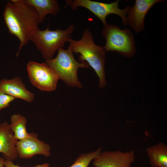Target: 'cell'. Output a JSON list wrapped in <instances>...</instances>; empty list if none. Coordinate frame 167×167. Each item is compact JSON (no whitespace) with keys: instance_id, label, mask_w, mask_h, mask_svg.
<instances>
[{"instance_id":"6da1fadb","label":"cell","mask_w":167,"mask_h":167,"mask_svg":"<svg viewBox=\"0 0 167 167\" xmlns=\"http://www.w3.org/2000/svg\"><path fill=\"white\" fill-rule=\"evenodd\" d=\"M5 24L10 33L20 41L18 57L22 48L28 43L30 35L40 23L36 11L24 0H11L7 2L3 12Z\"/></svg>"},{"instance_id":"8992f818","label":"cell","mask_w":167,"mask_h":167,"mask_svg":"<svg viewBox=\"0 0 167 167\" xmlns=\"http://www.w3.org/2000/svg\"><path fill=\"white\" fill-rule=\"evenodd\" d=\"M119 1L107 3L90 0H67L65 7L70 6L74 10L79 6L84 7L99 18L104 26L108 24L106 20L107 16L109 14H115L121 17L123 25L126 26L127 24L126 15L130 6H128L124 9H120L118 7Z\"/></svg>"},{"instance_id":"ac0fdd59","label":"cell","mask_w":167,"mask_h":167,"mask_svg":"<svg viewBox=\"0 0 167 167\" xmlns=\"http://www.w3.org/2000/svg\"><path fill=\"white\" fill-rule=\"evenodd\" d=\"M4 165L6 167H22L14 164L12 161L6 159L5 160ZM49 163H45L37 165L36 166L31 167H49Z\"/></svg>"},{"instance_id":"ba28073f","label":"cell","mask_w":167,"mask_h":167,"mask_svg":"<svg viewBox=\"0 0 167 167\" xmlns=\"http://www.w3.org/2000/svg\"><path fill=\"white\" fill-rule=\"evenodd\" d=\"M135 160L134 151H105L93 160L94 167H131Z\"/></svg>"},{"instance_id":"5b68a950","label":"cell","mask_w":167,"mask_h":167,"mask_svg":"<svg viewBox=\"0 0 167 167\" xmlns=\"http://www.w3.org/2000/svg\"><path fill=\"white\" fill-rule=\"evenodd\" d=\"M102 35L106 41L104 47L105 52H117L126 57L133 55L136 51L134 36L130 30L121 29L118 26H104Z\"/></svg>"},{"instance_id":"9c48e42d","label":"cell","mask_w":167,"mask_h":167,"mask_svg":"<svg viewBox=\"0 0 167 167\" xmlns=\"http://www.w3.org/2000/svg\"><path fill=\"white\" fill-rule=\"evenodd\" d=\"M38 137L37 134L31 133L28 138L16 141V149L19 158H30L37 154H41L46 157L50 156V146Z\"/></svg>"},{"instance_id":"d6986e66","label":"cell","mask_w":167,"mask_h":167,"mask_svg":"<svg viewBox=\"0 0 167 167\" xmlns=\"http://www.w3.org/2000/svg\"><path fill=\"white\" fill-rule=\"evenodd\" d=\"M5 159L2 157H0V167H3Z\"/></svg>"},{"instance_id":"5bb4252c","label":"cell","mask_w":167,"mask_h":167,"mask_svg":"<svg viewBox=\"0 0 167 167\" xmlns=\"http://www.w3.org/2000/svg\"><path fill=\"white\" fill-rule=\"evenodd\" d=\"M149 163L152 167H167V146L159 142L146 149Z\"/></svg>"},{"instance_id":"4fadbf2b","label":"cell","mask_w":167,"mask_h":167,"mask_svg":"<svg viewBox=\"0 0 167 167\" xmlns=\"http://www.w3.org/2000/svg\"><path fill=\"white\" fill-rule=\"evenodd\" d=\"M24 1L35 8L40 23L44 21L46 15H56L60 10L56 0H24Z\"/></svg>"},{"instance_id":"2e32d148","label":"cell","mask_w":167,"mask_h":167,"mask_svg":"<svg viewBox=\"0 0 167 167\" xmlns=\"http://www.w3.org/2000/svg\"><path fill=\"white\" fill-rule=\"evenodd\" d=\"M101 152V148L95 151L83 153L76 158L74 163L69 167H88L90 162Z\"/></svg>"},{"instance_id":"7a4b0ae2","label":"cell","mask_w":167,"mask_h":167,"mask_svg":"<svg viewBox=\"0 0 167 167\" xmlns=\"http://www.w3.org/2000/svg\"><path fill=\"white\" fill-rule=\"evenodd\" d=\"M68 46L73 52L78 54L79 61H85L95 71L99 79L100 87L106 84L105 70V52L104 47L96 45L89 29L86 28L82 38L76 41L71 38Z\"/></svg>"},{"instance_id":"52a82bcc","label":"cell","mask_w":167,"mask_h":167,"mask_svg":"<svg viewBox=\"0 0 167 167\" xmlns=\"http://www.w3.org/2000/svg\"><path fill=\"white\" fill-rule=\"evenodd\" d=\"M28 76L33 85L46 91L55 90L59 79L55 71L45 63L29 61L27 64Z\"/></svg>"},{"instance_id":"9a60e30c","label":"cell","mask_w":167,"mask_h":167,"mask_svg":"<svg viewBox=\"0 0 167 167\" xmlns=\"http://www.w3.org/2000/svg\"><path fill=\"white\" fill-rule=\"evenodd\" d=\"M10 119V126L17 140H22L29 136L30 133L27 131V120L25 117L19 114H14L11 116Z\"/></svg>"},{"instance_id":"e0dca14e","label":"cell","mask_w":167,"mask_h":167,"mask_svg":"<svg viewBox=\"0 0 167 167\" xmlns=\"http://www.w3.org/2000/svg\"><path fill=\"white\" fill-rule=\"evenodd\" d=\"M15 99L11 96L0 92V111L8 106L10 103Z\"/></svg>"},{"instance_id":"277c9868","label":"cell","mask_w":167,"mask_h":167,"mask_svg":"<svg viewBox=\"0 0 167 167\" xmlns=\"http://www.w3.org/2000/svg\"><path fill=\"white\" fill-rule=\"evenodd\" d=\"M74 29V25L71 24L65 30L58 28L50 30L48 25L45 30L39 28L36 30L30 35L29 41L34 43L45 61L49 60L53 58L56 51L64 47L65 43L71 38Z\"/></svg>"},{"instance_id":"7c38bea8","label":"cell","mask_w":167,"mask_h":167,"mask_svg":"<svg viewBox=\"0 0 167 167\" xmlns=\"http://www.w3.org/2000/svg\"><path fill=\"white\" fill-rule=\"evenodd\" d=\"M0 92L29 102L34 99V94L27 89L19 77L0 80Z\"/></svg>"},{"instance_id":"3957f363","label":"cell","mask_w":167,"mask_h":167,"mask_svg":"<svg viewBox=\"0 0 167 167\" xmlns=\"http://www.w3.org/2000/svg\"><path fill=\"white\" fill-rule=\"evenodd\" d=\"M45 63L56 73L58 78L67 86L82 87L79 80L77 72L79 68H88V64L85 61L77 62L74 57L73 52L68 47L66 50L61 48L58 50L56 57L45 61Z\"/></svg>"},{"instance_id":"30bf717a","label":"cell","mask_w":167,"mask_h":167,"mask_svg":"<svg viewBox=\"0 0 167 167\" xmlns=\"http://www.w3.org/2000/svg\"><path fill=\"white\" fill-rule=\"evenodd\" d=\"M161 0H136L134 6L130 7L126 17L127 23L136 33L143 31L144 19L150 8Z\"/></svg>"},{"instance_id":"8fae6325","label":"cell","mask_w":167,"mask_h":167,"mask_svg":"<svg viewBox=\"0 0 167 167\" xmlns=\"http://www.w3.org/2000/svg\"><path fill=\"white\" fill-rule=\"evenodd\" d=\"M17 141L10 124L6 122L0 123V153H2L6 159L12 161L17 158Z\"/></svg>"}]
</instances>
